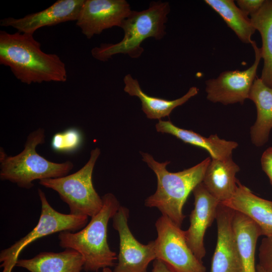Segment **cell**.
Wrapping results in <instances>:
<instances>
[{"label": "cell", "instance_id": "obj_14", "mask_svg": "<svg viewBox=\"0 0 272 272\" xmlns=\"http://www.w3.org/2000/svg\"><path fill=\"white\" fill-rule=\"evenodd\" d=\"M235 211L220 203L216 220L217 239L211 272H241L232 221Z\"/></svg>", "mask_w": 272, "mask_h": 272}, {"label": "cell", "instance_id": "obj_3", "mask_svg": "<svg viewBox=\"0 0 272 272\" xmlns=\"http://www.w3.org/2000/svg\"><path fill=\"white\" fill-rule=\"evenodd\" d=\"M102 198V209L83 229L75 233L61 232L58 236L61 247L74 249L82 255L83 269L86 272L114 266L117 260L116 252L110 249L108 243L107 227L121 206L111 193L105 194Z\"/></svg>", "mask_w": 272, "mask_h": 272}, {"label": "cell", "instance_id": "obj_17", "mask_svg": "<svg viewBox=\"0 0 272 272\" xmlns=\"http://www.w3.org/2000/svg\"><path fill=\"white\" fill-rule=\"evenodd\" d=\"M84 265L82 255L70 248L60 252H40L31 258L19 259L16 264L30 272H81Z\"/></svg>", "mask_w": 272, "mask_h": 272}, {"label": "cell", "instance_id": "obj_6", "mask_svg": "<svg viewBox=\"0 0 272 272\" xmlns=\"http://www.w3.org/2000/svg\"><path fill=\"white\" fill-rule=\"evenodd\" d=\"M100 153L99 148L92 150L88 162L75 173L59 178L42 179L39 183L57 192L61 200L68 205L70 214L92 217L103 206L102 197L95 190L92 182L93 169Z\"/></svg>", "mask_w": 272, "mask_h": 272}, {"label": "cell", "instance_id": "obj_7", "mask_svg": "<svg viewBox=\"0 0 272 272\" xmlns=\"http://www.w3.org/2000/svg\"><path fill=\"white\" fill-rule=\"evenodd\" d=\"M38 194L41 211L36 226L26 235L0 252L2 272H12L19 255L28 245L41 238L63 231L74 232L83 229L87 224L88 217L65 214L57 212L48 202L44 192L40 188Z\"/></svg>", "mask_w": 272, "mask_h": 272}, {"label": "cell", "instance_id": "obj_12", "mask_svg": "<svg viewBox=\"0 0 272 272\" xmlns=\"http://www.w3.org/2000/svg\"><path fill=\"white\" fill-rule=\"evenodd\" d=\"M194 209L189 216L190 226L184 231L187 244L196 257L202 262L206 254L203 243L207 229L217 216L220 202L207 189L202 182L193 190Z\"/></svg>", "mask_w": 272, "mask_h": 272}, {"label": "cell", "instance_id": "obj_11", "mask_svg": "<svg viewBox=\"0 0 272 272\" xmlns=\"http://www.w3.org/2000/svg\"><path fill=\"white\" fill-rule=\"evenodd\" d=\"M132 10L125 0H85L76 25L87 39L120 27Z\"/></svg>", "mask_w": 272, "mask_h": 272}, {"label": "cell", "instance_id": "obj_29", "mask_svg": "<svg viewBox=\"0 0 272 272\" xmlns=\"http://www.w3.org/2000/svg\"><path fill=\"white\" fill-rule=\"evenodd\" d=\"M93 272H98V271H93ZM101 272H113V271H112L110 267H105L102 269Z\"/></svg>", "mask_w": 272, "mask_h": 272}, {"label": "cell", "instance_id": "obj_20", "mask_svg": "<svg viewBox=\"0 0 272 272\" xmlns=\"http://www.w3.org/2000/svg\"><path fill=\"white\" fill-rule=\"evenodd\" d=\"M248 99L255 104L257 118L251 127L252 143L260 147L267 142L272 128V88L266 86L260 79H255Z\"/></svg>", "mask_w": 272, "mask_h": 272}, {"label": "cell", "instance_id": "obj_24", "mask_svg": "<svg viewBox=\"0 0 272 272\" xmlns=\"http://www.w3.org/2000/svg\"><path fill=\"white\" fill-rule=\"evenodd\" d=\"M83 142L82 131L73 127L55 133L51 139L50 146L55 152L70 154L77 151Z\"/></svg>", "mask_w": 272, "mask_h": 272}, {"label": "cell", "instance_id": "obj_18", "mask_svg": "<svg viewBox=\"0 0 272 272\" xmlns=\"http://www.w3.org/2000/svg\"><path fill=\"white\" fill-rule=\"evenodd\" d=\"M155 126L158 132L172 134L185 143L205 149L212 159L231 157L233 150L238 147L236 142L221 139L216 134L206 138L192 130L179 128L170 121L159 120Z\"/></svg>", "mask_w": 272, "mask_h": 272}, {"label": "cell", "instance_id": "obj_8", "mask_svg": "<svg viewBox=\"0 0 272 272\" xmlns=\"http://www.w3.org/2000/svg\"><path fill=\"white\" fill-rule=\"evenodd\" d=\"M156 259L164 262L174 272H206L202 262L188 246L184 231L169 218L162 215L155 223Z\"/></svg>", "mask_w": 272, "mask_h": 272}, {"label": "cell", "instance_id": "obj_2", "mask_svg": "<svg viewBox=\"0 0 272 272\" xmlns=\"http://www.w3.org/2000/svg\"><path fill=\"white\" fill-rule=\"evenodd\" d=\"M140 153L143 160L154 171L157 179L156 191L147 197L145 205L156 208L162 215L169 218L181 227L185 218L183 207L190 193L202 182L211 158L182 171L170 172L166 169L170 161L160 163L148 153Z\"/></svg>", "mask_w": 272, "mask_h": 272}, {"label": "cell", "instance_id": "obj_1", "mask_svg": "<svg viewBox=\"0 0 272 272\" xmlns=\"http://www.w3.org/2000/svg\"><path fill=\"white\" fill-rule=\"evenodd\" d=\"M0 64L9 67L22 83L65 82V63L56 54L47 53L33 34L0 31Z\"/></svg>", "mask_w": 272, "mask_h": 272}, {"label": "cell", "instance_id": "obj_5", "mask_svg": "<svg viewBox=\"0 0 272 272\" xmlns=\"http://www.w3.org/2000/svg\"><path fill=\"white\" fill-rule=\"evenodd\" d=\"M45 143V131L39 128L27 137L23 150L15 156L8 155L0 150V178L19 187L30 189L36 180L56 178L66 176L73 169L70 161L55 163L37 153L36 147Z\"/></svg>", "mask_w": 272, "mask_h": 272}, {"label": "cell", "instance_id": "obj_4", "mask_svg": "<svg viewBox=\"0 0 272 272\" xmlns=\"http://www.w3.org/2000/svg\"><path fill=\"white\" fill-rule=\"evenodd\" d=\"M170 11L169 3L162 1L151 3L145 10H132L120 27L124 32L122 39L115 44L102 43L94 47L92 55L101 61H107L119 53L139 58L144 52L141 44L145 40L150 37L160 40L166 34L165 24Z\"/></svg>", "mask_w": 272, "mask_h": 272}, {"label": "cell", "instance_id": "obj_31", "mask_svg": "<svg viewBox=\"0 0 272 272\" xmlns=\"http://www.w3.org/2000/svg\"><path fill=\"white\" fill-rule=\"evenodd\" d=\"M270 149L272 150V147H270Z\"/></svg>", "mask_w": 272, "mask_h": 272}, {"label": "cell", "instance_id": "obj_15", "mask_svg": "<svg viewBox=\"0 0 272 272\" xmlns=\"http://www.w3.org/2000/svg\"><path fill=\"white\" fill-rule=\"evenodd\" d=\"M220 203L251 219L259 227L262 236L272 235V201L256 195L238 180L233 195Z\"/></svg>", "mask_w": 272, "mask_h": 272}, {"label": "cell", "instance_id": "obj_21", "mask_svg": "<svg viewBox=\"0 0 272 272\" xmlns=\"http://www.w3.org/2000/svg\"><path fill=\"white\" fill-rule=\"evenodd\" d=\"M233 228L238 247L241 272H256L255 250L262 233L259 227L245 215L235 211Z\"/></svg>", "mask_w": 272, "mask_h": 272}, {"label": "cell", "instance_id": "obj_26", "mask_svg": "<svg viewBox=\"0 0 272 272\" xmlns=\"http://www.w3.org/2000/svg\"><path fill=\"white\" fill-rule=\"evenodd\" d=\"M265 0H237L238 7L248 16L256 13L261 7Z\"/></svg>", "mask_w": 272, "mask_h": 272}, {"label": "cell", "instance_id": "obj_9", "mask_svg": "<svg viewBox=\"0 0 272 272\" xmlns=\"http://www.w3.org/2000/svg\"><path fill=\"white\" fill-rule=\"evenodd\" d=\"M251 44L254 50L255 60L250 67L244 71H224L217 78L206 82L207 98L209 101L228 105L243 104L248 99L262 58L261 49L257 46L255 41L252 40Z\"/></svg>", "mask_w": 272, "mask_h": 272}, {"label": "cell", "instance_id": "obj_23", "mask_svg": "<svg viewBox=\"0 0 272 272\" xmlns=\"http://www.w3.org/2000/svg\"><path fill=\"white\" fill-rule=\"evenodd\" d=\"M224 20L228 26L243 43L251 44V36L256 29L248 17L233 0H205Z\"/></svg>", "mask_w": 272, "mask_h": 272}, {"label": "cell", "instance_id": "obj_16", "mask_svg": "<svg viewBox=\"0 0 272 272\" xmlns=\"http://www.w3.org/2000/svg\"><path fill=\"white\" fill-rule=\"evenodd\" d=\"M239 170L232 157L223 160L212 159L202 182L209 192L222 202L234 194L238 181L235 176Z\"/></svg>", "mask_w": 272, "mask_h": 272}, {"label": "cell", "instance_id": "obj_19", "mask_svg": "<svg viewBox=\"0 0 272 272\" xmlns=\"http://www.w3.org/2000/svg\"><path fill=\"white\" fill-rule=\"evenodd\" d=\"M124 91L131 96L138 97L142 102V109L147 118L151 119H161L169 116L176 107L184 104L190 98L197 94L198 89L196 87L190 88L181 97L168 100L150 96L142 89L138 81L131 75L127 74L123 78Z\"/></svg>", "mask_w": 272, "mask_h": 272}, {"label": "cell", "instance_id": "obj_13", "mask_svg": "<svg viewBox=\"0 0 272 272\" xmlns=\"http://www.w3.org/2000/svg\"><path fill=\"white\" fill-rule=\"evenodd\" d=\"M85 0H58L47 9L20 18H5L2 27H11L18 32L34 34L41 28L77 21Z\"/></svg>", "mask_w": 272, "mask_h": 272}, {"label": "cell", "instance_id": "obj_25", "mask_svg": "<svg viewBox=\"0 0 272 272\" xmlns=\"http://www.w3.org/2000/svg\"><path fill=\"white\" fill-rule=\"evenodd\" d=\"M258 264L265 272H272V235L265 236L259 247Z\"/></svg>", "mask_w": 272, "mask_h": 272}, {"label": "cell", "instance_id": "obj_30", "mask_svg": "<svg viewBox=\"0 0 272 272\" xmlns=\"http://www.w3.org/2000/svg\"><path fill=\"white\" fill-rule=\"evenodd\" d=\"M256 272H265L263 269L257 264L256 265Z\"/></svg>", "mask_w": 272, "mask_h": 272}, {"label": "cell", "instance_id": "obj_28", "mask_svg": "<svg viewBox=\"0 0 272 272\" xmlns=\"http://www.w3.org/2000/svg\"><path fill=\"white\" fill-rule=\"evenodd\" d=\"M152 272H174L172 269L162 261L156 259L153 263Z\"/></svg>", "mask_w": 272, "mask_h": 272}, {"label": "cell", "instance_id": "obj_10", "mask_svg": "<svg viewBox=\"0 0 272 272\" xmlns=\"http://www.w3.org/2000/svg\"><path fill=\"white\" fill-rule=\"evenodd\" d=\"M128 215V210L120 206L112 218L119 238L117 262L113 272H147L149 263L156 259L155 241L147 244L138 241L129 228Z\"/></svg>", "mask_w": 272, "mask_h": 272}, {"label": "cell", "instance_id": "obj_22", "mask_svg": "<svg viewBox=\"0 0 272 272\" xmlns=\"http://www.w3.org/2000/svg\"><path fill=\"white\" fill-rule=\"evenodd\" d=\"M250 19L261 37L260 49L264 63L260 79L272 88V0H265L260 9L250 16Z\"/></svg>", "mask_w": 272, "mask_h": 272}, {"label": "cell", "instance_id": "obj_27", "mask_svg": "<svg viewBox=\"0 0 272 272\" xmlns=\"http://www.w3.org/2000/svg\"><path fill=\"white\" fill-rule=\"evenodd\" d=\"M261 164L262 170L267 175L272 185V150L270 148L262 155Z\"/></svg>", "mask_w": 272, "mask_h": 272}]
</instances>
